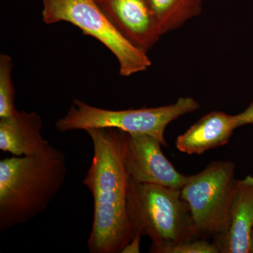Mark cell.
I'll use <instances>...</instances> for the list:
<instances>
[{
	"mask_svg": "<svg viewBox=\"0 0 253 253\" xmlns=\"http://www.w3.org/2000/svg\"><path fill=\"white\" fill-rule=\"evenodd\" d=\"M86 132L94 150L83 182L94 201L88 250L91 253H123L134 236L126 210L129 177L126 165V132L113 128Z\"/></svg>",
	"mask_w": 253,
	"mask_h": 253,
	"instance_id": "6da1fadb",
	"label": "cell"
},
{
	"mask_svg": "<svg viewBox=\"0 0 253 253\" xmlns=\"http://www.w3.org/2000/svg\"><path fill=\"white\" fill-rule=\"evenodd\" d=\"M67 176L65 154L49 145L33 156L0 161V231L26 224L44 212Z\"/></svg>",
	"mask_w": 253,
	"mask_h": 253,
	"instance_id": "7a4b0ae2",
	"label": "cell"
},
{
	"mask_svg": "<svg viewBox=\"0 0 253 253\" xmlns=\"http://www.w3.org/2000/svg\"><path fill=\"white\" fill-rule=\"evenodd\" d=\"M126 210L134 236L151 240L150 253H169L174 246L200 239L180 190L139 182L129 176Z\"/></svg>",
	"mask_w": 253,
	"mask_h": 253,
	"instance_id": "3957f363",
	"label": "cell"
},
{
	"mask_svg": "<svg viewBox=\"0 0 253 253\" xmlns=\"http://www.w3.org/2000/svg\"><path fill=\"white\" fill-rule=\"evenodd\" d=\"M199 108V103L191 97H180L173 104L159 107L120 111L95 107L75 99L66 116L57 120L55 126L61 132L113 128L128 134L154 136L166 146L164 134L168 125Z\"/></svg>",
	"mask_w": 253,
	"mask_h": 253,
	"instance_id": "277c9868",
	"label": "cell"
},
{
	"mask_svg": "<svg viewBox=\"0 0 253 253\" xmlns=\"http://www.w3.org/2000/svg\"><path fill=\"white\" fill-rule=\"evenodd\" d=\"M46 24L68 22L101 42L116 56L120 75L129 77L151 66L147 53L138 49L120 33L96 0H42Z\"/></svg>",
	"mask_w": 253,
	"mask_h": 253,
	"instance_id": "5b68a950",
	"label": "cell"
},
{
	"mask_svg": "<svg viewBox=\"0 0 253 253\" xmlns=\"http://www.w3.org/2000/svg\"><path fill=\"white\" fill-rule=\"evenodd\" d=\"M235 169L231 161H214L188 176L180 189L200 239L214 238L224 231L235 189Z\"/></svg>",
	"mask_w": 253,
	"mask_h": 253,
	"instance_id": "8992f818",
	"label": "cell"
},
{
	"mask_svg": "<svg viewBox=\"0 0 253 253\" xmlns=\"http://www.w3.org/2000/svg\"><path fill=\"white\" fill-rule=\"evenodd\" d=\"M154 136L126 133V165L130 177L141 183L180 190L188 176L176 170Z\"/></svg>",
	"mask_w": 253,
	"mask_h": 253,
	"instance_id": "52a82bcc",
	"label": "cell"
},
{
	"mask_svg": "<svg viewBox=\"0 0 253 253\" xmlns=\"http://www.w3.org/2000/svg\"><path fill=\"white\" fill-rule=\"evenodd\" d=\"M128 41L147 53L163 36L148 0H96Z\"/></svg>",
	"mask_w": 253,
	"mask_h": 253,
	"instance_id": "ba28073f",
	"label": "cell"
},
{
	"mask_svg": "<svg viewBox=\"0 0 253 253\" xmlns=\"http://www.w3.org/2000/svg\"><path fill=\"white\" fill-rule=\"evenodd\" d=\"M253 226V176L236 179L224 231L213 238L219 253H249Z\"/></svg>",
	"mask_w": 253,
	"mask_h": 253,
	"instance_id": "9c48e42d",
	"label": "cell"
},
{
	"mask_svg": "<svg viewBox=\"0 0 253 253\" xmlns=\"http://www.w3.org/2000/svg\"><path fill=\"white\" fill-rule=\"evenodd\" d=\"M42 120L36 112L19 111L0 118V150L14 156H33L49 146L42 137Z\"/></svg>",
	"mask_w": 253,
	"mask_h": 253,
	"instance_id": "30bf717a",
	"label": "cell"
},
{
	"mask_svg": "<svg viewBox=\"0 0 253 253\" xmlns=\"http://www.w3.org/2000/svg\"><path fill=\"white\" fill-rule=\"evenodd\" d=\"M236 128L234 115L212 111L178 136L176 147L184 154L202 155L227 144Z\"/></svg>",
	"mask_w": 253,
	"mask_h": 253,
	"instance_id": "8fae6325",
	"label": "cell"
},
{
	"mask_svg": "<svg viewBox=\"0 0 253 253\" xmlns=\"http://www.w3.org/2000/svg\"><path fill=\"white\" fill-rule=\"evenodd\" d=\"M163 35L202 12L203 0H148Z\"/></svg>",
	"mask_w": 253,
	"mask_h": 253,
	"instance_id": "7c38bea8",
	"label": "cell"
},
{
	"mask_svg": "<svg viewBox=\"0 0 253 253\" xmlns=\"http://www.w3.org/2000/svg\"><path fill=\"white\" fill-rule=\"evenodd\" d=\"M13 61L7 54L0 56V118L14 116L18 110L15 107V88L11 77Z\"/></svg>",
	"mask_w": 253,
	"mask_h": 253,
	"instance_id": "4fadbf2b",
	"label": "cell"
},
{
	"mask_svg": "<svg viewBox=\"0 0 253 253\" xmlns=\"http://www.w3.org/2000/svg\"><path fill=\"white\" fill-rule=\"evenodd\" d=\"M169 253H219L214 243L206 239H196L174 246Z\"/></svg>",
	"mask_w": 253,
	"mask_h": 253,
	"instance_id": "5bb4252c",
	"label": "cell"
},
{
	"mask_svg": "<svg viewBox=\"0 0 253 253\" xmlns=\"http://www.w3.org/2000/svg\"><path fill=\"white\" fill-rule=\"evenodd\" d=\"M234 117L237 128L247 125H253V101L244 111L234 115Z\"/></svg>",
	"mask_w": 253,
	"mask_h": 253,
	"instance_id": "9a60e30c",
	"label": "cell"
},
{
	"mask_svg": "<svg viewBox=\"0 0 253 253\" xmlns=\"http://www.w3.org/2000/svg\"><path fill=\"white\" fill-rule=\"evenodd\" d=\"M249 253H253V226L250 235Z\"/></svg>",
	"mask_w": 253,
	"mask_h": 253,
	"instance_id": "2e32d148",
	"label": "cell"
}]
</instances>
